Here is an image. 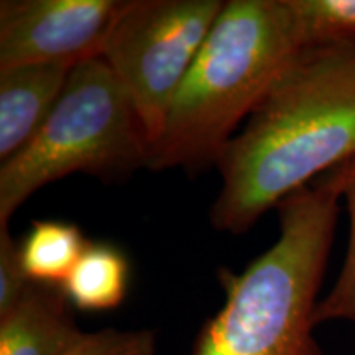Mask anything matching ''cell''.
<instances>
[{
	"mask_svg": "<svg viewBox=\"0 0 355 355\" xmlns=\"http://www.w3.org/2000/svg\"><path fill=\"white\" fill-rule=\"evenodd\" d=\"M355 158V44L304 48L229 141L211 222L247 232L266 211Z\"/></svg>",
	"mask_w": 355,
	"mask_h": 355,
	"instance_id": "6da1fadb",
	"label": "cell"
},
{
	"mask_svg": "<svg viewBox=\"0 0 355 355\" xmlns=\"http://www.w3.org/2000/svg\"><path fill=\"white\" fill-rule=\"evenodd\" d=\"M340 201L329 171L278 204L277 242L242 273L217 272L224 304L202 324L191 355H324L314 309Z\"/></svg>",
	"mask_w": 355,
	"mask_h": 355,
	"instance_id": "7a4b0ae2",
	"label": "cell"
},
{
	"mask_svg": "<svg viewBox=\"0 0 355 355\" xmlns=\"http://www.w3.org/2000/svg\"><path fill=\"white\" fill-rule=\"evenodd\" d=\"M303 50L286 0H230L178 87L150 170L217 165L235 127Z\"/></svg>",
	"mask_w": 355,
	"mask_h": 355,
	"instance_id": "3957f363",
	"label": "cell"
},
{
	"mask_svg": "<svg viewBox=\"0 0 355 355\" xmlns=\"http://www.w3.org/2000/svg\"><path fill=\"white\" fill-rule=\"evenodd\" d=\"M148 148L121 79L101 56L83 61L32 141L0 165V227L40 188L71 173L125 181L148 166Z\"/></svg>",
	"mask_w": 355,
	"mask_h": 355,
	"instance_id": "277c9868",
	"label": "cell"
},
{
	"mask_svg": "<svg viewBox=\"0 0 355 355\" xmlns=\"http://www.w3.org/2000/svg\"><path fill=\"white\" fill-rule=\"evenodd\" d=\"M224 3L127 0L110 30L101 58L127 89L150 146Z\"/></svg>",
	"mask_w": 355,
	"mask_h": 355,
	"instance_id": "5b68a950",
	"label": "cell"
},
{
	"mask_svg": "<svg viewBox=\"0 0 355 355\" xmlns=\"http://www.w3.org/2000/svg\"><path fill=\"white\" fill-rule=\"evenodd\" d=\"M127 0H2L0 68L69 64L102 55Z\"/></svg>",
	"mask_w": 355,
	"mask_h": 355,
	"instance_id": "8992f818",
	"label": "cell"
},
{
	"mask_svg": "<svg viewBox=\"0 0 355 355\" xmlns=\"http://www.w3.org/2000/svg\"><path fill=\"white\" fill-rule=\"evenodd\" d=\"M73 68L48 63L0 68V162L15 157L37 135Z\"/></svg>",
	"mask_w": 355,
	"mask_h": 355,
	"instance_id": "52a82bcc",
	"label": "cell"
},
{
	"mask_svg": "<svg viewBox=\"0 0 355 355\" xmlns=\"http://www.w3.org/2000/svg\"><path fill=\"white\" fill-rule=\"evenodd\" d=\"M84 334L63 290L32 282L0 318V355H64Z\"/></svg>",
	"mask_w": 355,
	"mask_h": 355,
	"instance_id": "ba28073f",
	"label": "cell"
},
{
	"mask_svg": "<svg viewBox=\"0 0 355 355\" xmlns=\"http://www.w3.org/2000/svg\"><path fill=\"white\" fill-rule=\"evenodd\" d=\"M128 273L127 257L117 247L89 242L61 290L74 309L104 313L123 303L128 290Z\"/></svg>",
	"mask_w": 355,
	"mask_h": 355,
	"instance_id": "9c48e42d",
	"label": "cell"
},
{
	"mask_svg": "<svg viewBox=\"0 0 355 355\" xmlns=\"http://www.w3.org/2000/svg\"><path fill=\"white\" fill-rule=\"evenodd\" d=\"M87 243L78 225L63 220H35L20 242L26 277L33 283L61 288Z\"/></svg>",
	"mask_w": 355,
	"mask_h": 355,
	"instance_id": "30bf717a",
	"label": "cell"
},
{
	"mask_svg": "<svg viewBox=\"0 0 355 355\" xmlns=\"http://www.w3.org/2000/svg\"><path fill=\"white\" fill-rule=\"evenodd\" d=\"M301 48L355 44V0H286Z\"/></svg>",
	"mask_w": 355,
	"mask_h": 355,
	"instance_id": "8fae6325",
	"label": "cell"
},
{
	"mask_svg": "<svg viewBox=\"0 0 355 355\" xmlns=\"http://www.w3.org/2000/svg\"><path fill=\"white\" fill-rule=\"evenodd\" d=\"M343 201L349 212V242L345 259L329 293L314 309V324L349 321L355 324V158L334 168Z\"/></svg>",
	"mask_w": 355,
	"mask_h": 355,
	"instance_id": "7c38bea8",
	"label": "cell"
},
{
	"mask_svg": "<svg viewBox=\"0 0 355 355\" xmlns=\"http://www.w3.org/2000/svg\"><path fill=\"white\" fill-rule=\"evenodd\" d=\"M64 355H157V336L150 329H101L87 332Z\"/></svg>",
	"mask_w": 355,
	"mask_h": 355,
	"instance_id": "4fadbf2b",
	"label": "cell"
},
{
	"mask_svg": "<svg viewBox=\"0 0 355 355\" xmlns=\"http://www.w3.org/2000/svg\"><path fill=\"white\" fill-rule=\"evenodd\" d=\"M30 283L21 265L20 243L12 237L8 225L0 227V318L19 303Z\"/></svg>",
	"mask_w": 355,
	"mask_h": 355,
	"instance_id": "5bb4252c",
	"label": "cell"
}]
</instances>
